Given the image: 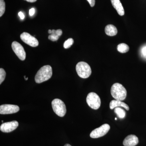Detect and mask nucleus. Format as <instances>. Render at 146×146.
I'll return each mask as SVG.
<instances>
[{
    "label": "nucleus",
    "mask_w": 146,
    "mask_h": 146,
    "mask_svg": "<svg viewBox=\"0 0 146 146\" xmlns=\"http://www.w3.org/2000/svg\"><path fill=\"white\" fill-rule=\"evenodd\" d=\"M52 74V68L50 65L43 66L36 73L35 76V82L41 83L47 81L51 78Z\"/></svg>",
    "instance_id": "1"
},
{
    "label": "nucleus",
    "mask_w": 146,
    "mask_h": 146,
    "mask_svg": "<svg viewBox=\"0 0 146 146\" xmlns=\"http://www.w3.org/2000/svg\"><path fill=\"white\" fill-rule=\"evenodd\" d=\"M111 94L112 97L118 100H124L127 96L125 88L121 84L116 83L111 87Z\"/></svg>",
    "instance_id": "2"
},
{
    "label": "nucleus",
    "mask_w": 146,
    "mask_h": 146,
    "mask_svg": "<svg viewBox=\"0 0 146 146\" xmlns=\"http://www.w3.org/2000/svg\"><path fill=\"white\" fill-rule=\"evenodd\" d=\"M76 71L78 75L82 78H89L91 74V67L85 62H79L76 65Z\"/></svg>",
    "instance_id": "3"
},
{
    "label": "nucleus",
    "mask_w": 146,
    "mask_h": 146,
    "mask_svg": "<svg viewBox=\"0 0 146 146\" xmlns=\"http://www.w3.org/2000/svg\"><path fill=\"white\" fill-rule=\"evenodd\" d=\"M52 106L54 112L60 117L65 116L66 113V108L64 103L61 100L55 99L52 102Z\"/></svg>",
    "instance_id": "4"
},
{
    "label": "nucleus",
    "mask_w": 146,
    "mask_h": 146,
    "mask_svg": "<svg viewBox=\"0 0 146 146\" xmlns=\"http://www.w3.org/2000/svg\"><path fill=\"white\" fill-rule=\"evenodd\" d=\"M86 102L89 106L92 109L97 110L100 108L101 105V100L98 94L94 92H91L87 95Z\"/></svg>",
    "instance_id": "5"
},
{
    "label": "nucleus",
    "mask_w": 146,
    "mask_h": 146,
    "mask_svg": "<svg viewBox=\"0 0 146 146\" xmlns=\"http://www.w3.org/2000/svg\"><path fill=\"white\" fill-rule=\"evenodd\" d=\"M110 129V126L109 125L104 124L99 127L92 131L90 133V137L93 138H100L105 135L108 132Z\"/></svg>",
    "instance_id": "6"
},
{
    "label": "nucleus",
    "mask_w": 146,
    "mask_h": 146,
    "mask_svg": "<svg viewBox=\"0 0 146 146\" xmlns=\"http://www.w3.org/2000/svg\"><path fill=\"white\" fill-rule=\"evenodd\" d=\"M11 47L13 52L20 60H24L25 59L26 56L25 52L23 47L20 43L14 41L12 42Z\"/></svg>",
    "instance_id": "7"
},
{
    "label": "nucleus",
    "mask_w": 146,
    "mask_h": 146,
    "mask_svg": "<svg viewBox=\"0 0 146 146\" xmlns=\"http://www.w3.org/2000/svg\"><path fill=\"white\" fill-rule=\"evenodd\" d=\"M21 38L23 42L31 46L36 47L39 45V42L37 39L28 33H23L21 34Z\"/></svg>",
    "instance_id": "8"
},
{
    "label": "nucleus",
    "mask_w": 146,
    "mask_h": 146,
    "mask_svg": "<svg viewBox=\"0 0 146 146\" xmlns=\"http://www.w3.org/2000/svg\"><path fill=\"white\" fill-rule=\"evenodd\" d=\"M20 110L19 106L15 105L3 104L0 106V114L1 115L13 114Z\"/></svg>",
    "instance_id": "9"
},
{
    "label": "nucleus",
    "mask_w": 146,
    "mask_h": 146,
    "mask_svg": "<svg viewBox=\"0 0 146 146\" xmlns=\"http://www.w3.org/2000/svg\"><path fill=\"white\" fill-rule=\"evenodd\" d=\"M18 125V122L16 121L3 123L0 127V129L4 133H9L16 129Z\"/></svg>",
    "instance_id": "10"
},
{
    "label": "nucleus",
    "mask_w": 146,
    "mask_h": 146,
    "mask_svg": "<svg viewBox=\"0 0 146 146\" xmlns=\"http://www.w3.org/2000/svg\"><path fill=\"white\" fill-rule=\"evenodd\" d=\"M138 137L135 135H129L127 136L123 141V145L124 146H135L138 143Z\"/></svg>",
    "instance_id": "11"
},
{
    "label": "nucleus",
    "mask_w": 146,
    "mask_h": 146,
    "mask_svg": "<svg viewBox=\"0 0 146 146\" xmlns=\"http://www.w3.org/2000/svg\"><path fill=\"white\" fill-rule=\"evenodd\" d=\"M111 1L112 6L117 10L118 14L121 16H123L125 14L124 9L120 0H111Z\"/></svg>",
    "instance_id": "12"
},
{
    "label": "nucleus",
    "mask_w": 146,
    "mask_h": 146,
    "mask_svg": "<svg viewBox=\"0 0 146 146\" xmlns=\"http://www.w3.org/2000/svg\"><path fill=\"white\" fill-rule=\"evenodd\" d=\"M121 107L125 108L127 110H129V108L128 106L125 103L118 100H112L110 103V109H113L115 108Z\"/></svg>",
    "instance_id": "13"
},
{
    "label": "nucleus",
    "mask_w": 146,
    "mask_h": 146,
    "mask_svg": "<svg viewBox=\"0 0 146 146\" xmlns=\"http://www.w3.org/2000/svg\"><path fill=\"white\" fill-rule=\"evenodd\" d=\"M105 31L106 35L110 36H114L117 33V28L112 25H108L106 27Z\"/></svg>",
    "instance_id": "14"
},
{
    "label": "nucleus",
    "mask_w": 146,
    "mask_h": 146,
    "mask_svg": "<svg viewBox=\"0 0 146 146\" xmlns=\"http://www.w3.org/2000/svg\"><path fill=\"white\" fill-rule=\"evenodd\" d=\"M117 49L119 52L122 53L127 52L129 50V46L124 43H122L118 45Z\"/></svg>",
    "instance_id": "15"
},
{
    "label": "nucleus",
    "mask_w": 146,
    "mask_h": 146,
    "mask_svg": "<svg viewBox=\"0 0 146 146\" xmlns=\"http://www.w3.org/2000/svg\"><path fill=\"white\" fill-rule=\"evenodd\" d=\"M115 112L120 119H123L125 117L126 112L124 110L121 108H115Z\"/></svg>",
    "instance_id": "16"
},
{
    "label": "nucleus",
    "mask_w": 146,
    "mask_h": 146,
    "mask_svg": "<svg viewBox=\"0 0 146 146\" xmlns=\"http://www.w3.org/2000/svg\"><path fill=\"white\" fill-rule=\"evenodd\" d=\"M59 36H58L56 34V30H52V33L49 35L48 39L52 42H55L58 40L59 39Z\"/></svg>",
    "instance_id": "17"
},
{
    "label": "nucleus",
    "mask_w": 146,
    "mask_h": 146,
    "mask_svg": "<svg viewBox=\"0 0 146 146\" xmlns=\"http://www.w3.org/2000/svg\"><path fill=\"white\" fill-rule=\"evenodd\" d=\"M74 43V41L72 38H69L64 42L63 47L65 49L69 48L73 45Z\"/></svg>",
    "instance_id": "18"
},
{
    "label": "nucleus",
    "mask_w": 146,
    "mask_h": 146,
    "mask_svg": "<svg viewBox=\"0 0 146 146\" xmlns=\"http://www.w3.org/2000/svg\"><path fill=\"white\" fill-rule=\"evenodd\" d=\"M5 10V3L4 0H0V17L3 15Z\"/></svg>",
    "instance_id": "19"
},
{
    "label": "nucleus",
    "mask_w": 146,
    "mask_h": 146,
    "mask_svg": "<svg viewBox=\"0 0 146 146\" xmlns=\"http://www.w3.org/2000/svg\"><path fill=\"white\" fill-rule=\"evenodd\" d=\"M6 72L3 68L0 69V84H1L4 81L5 78Z\"/></svg>",
    "instance_id": "20"
},
{
    "label": "nucleus",
    "mask_w": 146,
    "mask_h": 146,
    "mask_svg": "<svg viewBox=\"0 0 146 146\" xmlns=\"http://www.w3.org/2000/svg\"><path fill=\"white\" fill-rule=\"evenodd\" d=\"M141 53L142 57L146 59V45H144L141 48Z\"/></svg>",
    "instance_id": "21"
},
{
    "label": "nucleus",
    "mask_w": 146,
    "mask_h": 146,
    "mask_svg": "<svg viewBox=\"0 0 146 146\" xmlns=\"http://www.w3.org/2000/svg\"><path fill=\"white\" fill-rule=\"evenodd\" d=\"M87 1L89 3V4L91 5V7H93L95 5V3H96L95 0H87Z\"/></svg>",
    "instance_id": "22"
},
{
    "label": "nucleus",
    "mask_w": 146,
    "mask_h": 146,
    "mask_svg": "<svg viewBox=\"0 0 146 146\" xmlns=\"http://www.w3.org/2000/svg\"><path fill=\"white\" fill-rule=\"evenodd\" d=\"M35 9L34 8H31V9H30L29 12L30 16H33V15L35 14Z\"/></svg>",
    "instance_id": "23"
},
{
    "label": "nucleus",
    "mask_w": 146,
    "mask_h": 146,
    "mask_svg": "<svg viewBox=\"0 0 146 146\" xmlns=\"http://www.w3.org/2000/svg\"><path fill=\"white\" fill-rule=\"evenodd\" d=\"M18 15H19V16H20V18H21V19H22V20H23L24 18H25V15H24V13L23 12H21V11L19 12Z\"/></svg>",
    "instance_id": "24"
},
{
    "label": "nucleus",
    "mask_w": 146,
    "mask_h": 146,
    "mask_svg": "<svg viewBox=\"0 0 146 146\" xmlns=\"http://www.w3.org/2000/svg\"><path fill=\"white\" fill-rule=\"evenodd\" d=\"M63 32L61 29H58L56 30V34L58 36H60L62 34Z\"/></svg>",
    "instance_id": "25"
},
{
    "label": "nucleus",
    "mask_w": 146,
    "mask_h": 146,
    "mask_svg": "<svg viewBox=\"0 0 146 146\" xmlns=\"http://www.w3.org/2000/svg\"><path fill=\"white\" fill-rule=\"evenodd\" d=\"M25 1H27L28 2L33 3L35 2L37 0H25Z\"/></svg>",
    "instance_id": "26"
},
{
    "label": "nucleus",
    "mask_w": 146,
    "mask_h": 146,
    "mask_svg": "<svg viewBox=\"0 0 146 146\" xmlns=\"http://www.w3.org/2000/svg\"><path fill=\"white\" fill-rule=\"evenodd\" d=\"M48 32V33H49V34H51L52 33V30H49Z\"/></svg>",
    "instance_id": "27"
},
{
    "label": "nucleus",
    "mask_w": 146,
    "mask_h": 146,
    "mask_svg": "<svg viewBox=\"0 0 146 146\" xmlns=\"http://www.w3.org/2000/svg\"><path fill=\"white\" fill-rule=\"evenodd\" d=\"M64 146H72L71 145H70V144H65V145Z\"/></svg>",
    "instance_id": "28"
},
{
    "label": "nucleus",
    "mask_w": 146,
    "mask_h": 146,
    "mask_svg": "<svg viewBox=\"0 0 146 146\" xmlns=\"http://www.w3.org/2000/svg\"><path fill=\"white\" fill-rule=\"evenodd\" d=\"M115 120H117V118H115Z\"/></svg>",
    "instance_id": "29"
}]
</instances>
